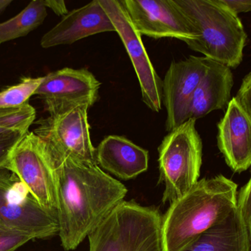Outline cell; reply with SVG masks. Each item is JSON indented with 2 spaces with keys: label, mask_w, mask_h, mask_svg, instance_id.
I'll use <instances>...</instances> for the list:
<instances>
[{
  "label": "cell",
  "mask_w": 251,
  "mask_h": 251,
  "mask_svg": "<svg viewBox=\"0 0 251 251\" xmlns=\"http://www.w3.org/2000/svg\"><path fill=\"white\" fill-rule=\"evenodd\" d=\"M56 174L58 235L65 250H75L125 200L128 190L97 164L66 160Z\"/></svg>",
  "instance_id": "cell-1"
},
{
  "label": "cell",
  "mask_w": 251,
  "mask_h": 251,
  "mask_svg": "<svg viewBox=\"0 0 251 251\" xmlns=\"http://www.w3.org/2000/svg\"><path fill=\"white\" fill-rule=\"evenodd\" d=\"M238 185L223 175L203 178L162 216L164 251H181L237 207Z\"/></svg>",
  "instance_id": "cell-2"
},
{
  "label": "cell",
  "mask_w": 251,
  "mask_h": 251,
  "mask_svg": "<svg viewBox=\"0 0 251 251\" xmlns=\"http://www.w3.org/2000/svg\"><path fill=\"white\" fill-rule=\"evenodd\" d=\"M197 32L187 44L203 57L229 68L243 61L247 34L238 15L222 0H174Z\"/></svg>",
  "instance_id": "cell-3"
},
{
  "label": "cell",
  "mask_w": 251,
  "mask_h": 251,
  "mask_svg": "<svg viewBox=\"0 0 251 251\" xmlns=\"http://www.w3.org/2000/svg\"><path fill=\"white\" fill-rule=\"evenodd\" d=\"M162 223L156 208L124 200L89 234V251H165Z\"/></svg>",
  "instance_id": "cell-4"
},
{
  "label": "cell",
  "mask_w": 251,
  "mask_h": 251,
  "mask_svg": "<svg viewBox=\"0 0 251 251\" xmlns=\"http://www.w3.org/2000/svg\"><path fill=\"white\" fill-rule=\"evenodd\" d=\"M190 119L165 137L158 148L159 181L165 184L162 203L172 204L199 181L203 144Z\"/></svg>",
  "instance_id": "cell-5"
},
{
  "label": "cell",
  "mask_w": 251,
  "mask_h": 251,
  "mask_svg": "<svg viewBox=\"0 0 251 251\" xmlns=\"http://www.w3.org/2000/svg\"><path fill=\"white\" fill-rule=\"evenodd\" d=\"M0 226L46 239L58 234L57 216L46 210L19 177L0 169Z\"/></svg>",
  "instance_id": "cell-6"
},
{
  "label": "cell",
  "mask_w": 251,
  "mask_h": 251,
  "mask_svg": "<svg viewBox=\"0 0 251 251\" xmlns=\"http://www.w3.org/2000/svg\"><path fill=\"white\" fill-rule=\"evenodd\" d=\"M87 106H79L37 122L33 132L47 144L56 170L66 162L97 164Z\"/></svg>",
  "instance_id": "cell-7"
},
{
  "label": "cell",
  "mask_w": 251,
  "mask_h": 251,
  "mask_svg": "<svg viewBox=\"0 0 251 251\" xmlns=\"http://www.w3.org/2000/svg\"><path fill=\"white\" fill-rule=\"evenodd\" d=\"M4 168L19 177L43 208L57 216L55 166L47 144L33 131L25 134Z\"/></svg>",
  "instance_id": "cell-8"
},
{
  "label": "cell",
  "mask_w": 251,
  "mask_h": 251,
  "mask_svg": "<svg viewBox=\"0 0 251 251\" xmlns=\"http://www.w3.org/2000/svg\"><path fill=\"white\" fill-rule=\"evenodd\" d=\"M122 39L135 71L143 103L152 112L162 110V80L156 73L125 7L119 0H100Z\"/></svg>",
  "instance_id": "cell-9"
},
{
  "label": "cell",
  "mask_w": 251,
  "mask_h": 251,
  "mask_svg": "<svg viewBox=\"0 0 251 251\" xmlns=\"http://www.w3.org/2000/svg\"><path fill=\"white\" fill-rule=\"evenodd\" d=\"M101 84L86 69L63 68L44 77L35 95L42 100L50 116L98 101Z\"/></svg>",
  "instance_id": "cell-10"
},
{
  "label": "cell",
  "mask_w": 251,
  "mask_h": 251,
  "mask_svg": "<svg viewBox=\"0 0 251 251\" xmlns=\"http://www.w3.org/2000/svg\"><path fill=\"white\" fill-rule=\"evenodd\" d=\"M133 25L150 38H176L188 44L198 35L174 0H121Z\"/></svg>",
  "instance_id": "cell-11"
},
{
  "label": "cell",
  "mask_w": 251,
  "mask_h": 251,
  "mask_svg": "<svg viewBox=\"0 0 251 251\" xmlns=\"http://www.w3.org/2000/svg\"><path fill=\"white\" fill-rule=\"evenodd\" d=\"M209 64V59L194 56L171 62L162 80V102L166 109L165 128L168 132L188 120L192 98Z\"/></svg>",
  "instance_id": "cell-12"
},
{
  "label": "cell",
  "mask_w": 251,
  "mask_h": 251,
  "mask_svg": "<svg viewBox=\"0 0 251 251\" xmlns=\"http://www.w3.org/2000/svg\"><path fill=\"white\" fill-rule=\"evenodd\" d=\"M105 32H116V28L100 0H94L63 16L59 23L44 34L41 46L48 49L68 45Z\"/></svg>",
  "instance_id": "cell-13"
},
{
  "label": "cell",
  "mask_w": 251,
  "mask_h": 251,
  "mask_svg": "<svg viewBox=\"0 0 251 251\" xmlns=\"http://www.w3.org/2000/svg\"><path fill=\"white\" fill-rule=\"evenodd\" d=\"M218 146L226 163L235 173L251 167V119L236 100L231 99L218 124Z\"/></svg>",
  "instance_id": "cell-14"
},
{
  "label": "cell",
  "mask_w": 251,
  "mask_h": 251,
  "mask_svg": "<svg viewBox=\"0 0 251 251\" xmlns=\"http://www.w3.org/2000/svg\"><path fill=\"white\" fill-rule=\"evenodd\" d=\"M97 165L122 180L136 178L149 168V151L122 136L104 138L96 149Z\"/></svg>",
  "instance_id": "cell-15"
},
{
  "label": "cell",
  "mask_w": 251,
  "mask_h": 251,
  "mask_svg": "<svg viewBox=\"0 0 251 251\" xmlns=\"http://www.w3.org/2000/svg\"><path fill=\"white\" fill-rule=\"evenodd\" d=\"M234 85L231 68L209 59V67L195 91L188 119H198L216 110H226Z\"/></svg>",
  "instance_id": "cell-16"
},
{
  "label": "cell",
  "mask_w": 251,
  "mask_h": 251,
  "mask_svg": "<svg viewBox=\"0 0 251 251\" xmlns=\"http://www.w3.org/2000/svg\"><path fill=\"white\" fill-rule=\"evenodd\" d=\"M181 251H251L249 234L237 208Z\"/></svg>",
  "instance_id": "cell-17"
},
{
  "label": "cell",
  "mask_w": 251,
  "mask_h": 251,
  "mask_svg": "<svg viewBox=\"0 0 251 251\" xmlns=\"http://www.w3.org/2000/svg\"><path fill=\"white\" fill-rule=\"evenodd\" d=\"M47 16L44 0H33L19 14L0 23V44L26 36L42 25Z\"/></svg>",
  "instance_id": "cell-18"
},
{
  "label": "cell",
  "mask_w": 251,
  "mask_h": 251,
  "mask_svg": "<svg viewBox=\"0 0 251 251\" xmlns=\"http://www.w3.org/2000/svg\"><path fill=\"white\" fill-rule=\"evenodd\" d=\"M43 81L44 77H25L19 84L3 90L0 92V109H15L27 104Z\"/></svg>",
  "instance_id": "cell-19"
},
{
  "label": "cell",
  "mask_w": 251,
  "mask_h": 251,
  "mask_svg": "<svg viewBox=\"0 0 251 251\" xmlns=\"http://www.w3.org/2000/svg\"><path fill=\"white\" fill-rule=\"evenodd\" d=\"M35 116V109L29 103L15 109H0V136L28 132Z\"/></svg>",
  "instance_id": "cell-20"
},
{
  "label": "cell",
  "mask_w": 251,
  "mask_h": 251,
  "mask_svg": "<svg viewBox=\"0 0 251 251\" xmlns=\"http://www.w3.org/2000/svg\"><path fill=\"white\" fill-rule=\"evenodd\" d=\"M237 208L249 234L251 251V175L237 194Z\"/></svg>",
  "instance_id": "cell-21"
},
{
  "label": "cell",
  "mask_w": 251,
  "mask_h": 251,
  "mask_svg": "<svg viewBox=\"0 0 251 251\" xmlns=\"http://www.w3.org/2000/svg\"><path fill=\"white\" fill-rule=\"evenodd\" d=\"M34 240L27 234L6 229L0 226V251H15Z\"/></svg>",
  "instance_id": "cell-22"
},
{
  "label": "cell",
  "mask_w": 251,
  "mask_h": 251,
  "mask_svg": "<svg viewBox=\"0 0 251 251\" xmlns=\"http://www.w3.org/2000/svg\"><path fill=\"white\" fill-rule=\"evenodd\" d=\"M26 133L14 132L0 136V169L8 160L10 153Z\"/></svg>",
  "instance_id": "cell-23"
},
{
  "label": "cell",
  "mask_w": 251,
  "mask_h": 251,
  "mask_svg": "<svg viewBox=\"0 0 251 251\" xmlns=\"http://www.w3.org/2000/svg\"><path fill=\"white\" fill-rule=\"evenodd\" d=\"M235 99L251 119V71L243 80Z\"/></svg>",
  "instance_id": "cell-24"
},
{
  "label": "cell",
  "mask_w": 251,
  "mask_h": 251,
  "mask_svg": "<svg viewBox=\"0 0 251 251\" xmlns=\"http://www.w3.org/2000/svg\"><path fill=\"white\" fill-rule=\"evenodd\" d=\"M222 1L235 14L251 12V0H222Z\"/></svg>",
  "instance_id": "cell-25"
},
{
  "label": "cell",
  "mask_w": 251,
  "mask_h": 251,
  "mask_svg": "<svg viewBox=\"0 0 251 251\" xmlns=\"http://www.w3.org/2000/svg\"><path fill=\"white\" fill-rule=\"evenodd\" d=\"M44 4L57 16H64L69 13L66 3L63 0H44Z\"/></svg>",
  "instance_id": "cell-26"
},
{
  "label": "cell",
  "mask_w": 251,
  "mask_h": 251,
  "mask_svg": "<svg viewBox=\"0 0 251 251\" xmlns=\"http://www.w3.org/2000/svg\"><path fill=\"white\" fill-rule=\"evenodd\" d=\"M12 3V0H0V13L4 11Z\"/></svg>",
  "instance_id": "cell-27"
}]
</instances>
